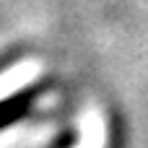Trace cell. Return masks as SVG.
<instances>
[{
    "label": "cell",
    "instance_id": "obj_1",
    "mask_svg": "<svg viewBox=\"0 0 148 148\" xmlns=\"http://www.w3.org/2000/svg\"><path fill=\"white\" fill-rule=\"evenodd\" d=\"M31 99H34V94H31V91H23V94H16V96L3 99V101H0V127H5V125H10V122L21 120V117L26 114V109H29Z\"/></svg>",
    "mask_w": 148,
    "mask_h": 148
}]
</instances>
